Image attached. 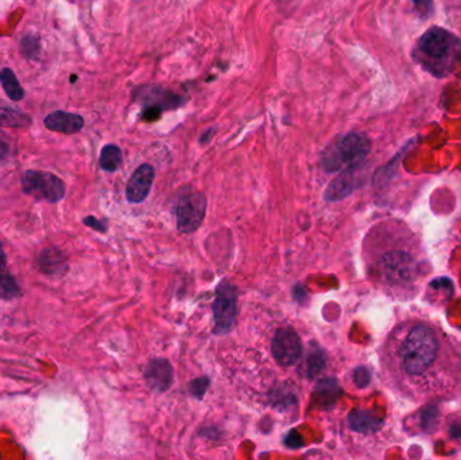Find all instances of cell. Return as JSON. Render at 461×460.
<instances>
[{
    "label": "cell",
    "mask_w": 461,
    "mask_h": 460,
    "mask_svg": "<svg viewBox=\"0 0 461 460\" xmlns=\"http://www.w3.org/2000/svg\"><path fill=\"white\" fill-rule=\"evenodd\" d=\"M381 364L388 386L406 401L461 400V343L432 320L399 322L386 338Z\"/></svg>",
    "instance_id": "1"
},
{
    "label": "cell",
    "mask_w": 461,
    "mask_h": 460,
    "mask_svg": "<svg viewBox=\"0 0 461 460\" xmlns=\"http://www.w3.org/2000/svg\"><path fill=\"white\" fill-rule=\"evenodd\" d=\"M375 281L395 300H414L432 273L424 240L405 220L388 219L371 232Z\"/></svg>",
    "instance_id": "2"
},
{
    "label": "cell",
    "mask_w": 461,
    "mask_h": 460,
    "mask_svg": "<svg viewBox=\"0 0 461 460\" xmlns=\"http://www.w3.org/2000/svg\"><path fill=\"white\" fill-rule=\"evenodd\" d=\"M414 59L436 77L448 76L461 61V41L443 27L427 29L413 52Z\"/></svg>",
    "instance_id": "3"
},
{
    "label": "cell",
    "mask_w": 461,
    "mask_h": 460,
    "mask_svg": "<svg viewBox=\"0 0 461 460\" xmlns=\"http://www.w3.org/2000/svg\"><path fill=\"white\" fill-rule=\"evenodd\" d=\"M371 152L369 138L360 133L341 136L322 155V166L328 172H337L360 165Z\"/></svg>",
    "instance_id": "4"
},
{
    "label": "cell",
    "mask_w": 461,
    "mask_h": 460,
    "mask_svg": "<svg viewBox=\"0 0 461 460\" xmlns=\"http://www.w3.org/2000/svg\"><path fill=\"white\" fill-rule=\"evenodd\" d=\"M213 316L216 333H227L235 326L238 316V289L228 281H222L216 289Z\"/></svg>",
    "instance_id": "5"
},
{
    "label": "cell",
    "mask_w": 461,
    "mask_h": 460,
    "mask_svg": "<svg viewBox=\"0 0 461 460\" xmlns=\"http://www.w3.org/2000/svg\"><path fill=\"white\" fill-rule=\"evenodd\" d=\"M22 188L26 194L50 203L59 201L65 194L64 182L52 173L36 171L24 173L22 177Z\"/></svg>",
    "instance_id": "6"
},
{
    "label": "cell",
    "mask_w": 461,
    "mask_h": 460,
    "mask_svg": "<svg viewBox=\"0 0 461 460\" xmlns=\"http://www.w3.org/2000/svg\"><path fill=\"white\" fill-rule=\"evenodd\" d=\"M206 197L201 192L186 193L176 207L174 215L177 220V229L183 233H192L197 230L205 217Z\"/></svg>",
    "instance_id": "7"
},
{
    "label": "cell",
    "mask_w": 461,
    "mask_h": 460,
    "mask_svg": "<svg viewBox=\"0 0 461 460\" xmlns=\"http://www.w3.org/2000/svg\"><path fill=\"white\" fill-rule=\"evenodd\" d=\"M273 357L282 366H293L302 354V343L297 332L292 329H278L271 343Z\"/></svg>",
    "instance_id": "8"
},
{
    "label": "cell",
    "mask_w": 461,
    "mask_h": 460,
    "mask_svg": "<svg viewBox=\"0 0 461 460\" xmlns=\"http://www.w3.org/2000/svg\"><path fill=\"white\" fill-rule=\"evenodd\" d=\"M154 169L151 165L143 164L141 165L134 174L131 175L126 188V196L129 203L139 204L148 199L154 181Z\"/></svg>",
    "instance_id": "9"
},
{
    "label": "cell",
    "mask_w": 461,
    "mask_h": 460,
    "mask_svg": "<svg viewBox=\"0 0 461 460\" xmlns=\"http://www.w3.org/2000/svg\"><path fill=\"white\" fill-rule=\"evenodd\" d=\"M145 381L154 391H166L173 384V367L166 359L151 361L145 368Z\"/></svg>",
    "instance_id": "10"
},
{
    "label": "cell",
    "mask_w": 461,
    "mask_h": 460,
    "mask_svg": "<svg viewBox=\"0 0 461 460\" xmlns=\"http://www.w3.org/2000/svg\"><path fill=\"white\" fill-rule=\"evenodd\" d=\"M360 165L357 166H352L346 169L341 174H339L332 182L329 184V187L325 191V200L328 201H337L341 200L344 197H347L350 193L353 192V189L357 187V169Z\"/></svg>",
    "instance_id": "11"
},
{
    "label": "cell",
    "mask_w": 461,
    "mask_h": 460,
    "mask_svg": "<svg viewBox=\"0 0 461 460\" xmlns=\"http://www.w3.org/2000/svg\"><path fill=\"white\" fill-rule=\"evenodd\" d=\"M45 126L56 133L76 134L84 127V119L71 113L56 111L45 119Z\"/></svg>",
    "instance_id": "12"
},
{
    "label": "cell",
    "mask_w": 461,
    "mask_h": 460,
    "mask_svg": "<svg viewBox=\"0 0 461 460\" xmlns=\"http://www.w3.org/2000/svg\"><path fill=\"white\" fill-rule=\"evenodd\" d=\"M138 92L142 94V95L135 94L138 100H142L143 103H146V106H157V107L162 108L164 111L180 107L184 103L183 97L177 96L173 92L164 91L159 88H143V89H139Z\"/></svg>",
    "instance_id": "13"
},
{
    "label": "cell",
    "mask_w": 461,
    "mask_h": 460,
    "mask_svg": "<svg viewBox=\"0 0 461 460\" xmlns=\"http://www.w3.org/2000/svg\"><path fill=\"white\" fill-rule=\"evenodd\" d=\"M350 428L356 432L369 433L381 428L382 422L366 410H352L348 416Z\"/></svg>",
    "instance_id": "14"
},
{
    "label": "cell",
    "mask_w": 461,
    "mask_h": 460,
    "mask_svg": "<svg viewBox=\"0 0 461 460\" xmlns=\"http://www.w3.org/2000/svg\"><path fill=\"white\" fill-rule=\"evenodd\" d=\"M339 391L340 387L334 380H322L317 384L314 398H317L320 405L332 406L339 397Z\"/></svg>",
    "instance_id": "15"
},
{
    "label": "cell",
    "mask_w": 461,
    "mask_h": 460,
    "mask_svg": "<svg viewBox=\"0 0 461 460\" xmlns=\"http://www.w3.org/2000/svg\"><path fill=\"white\" fill-rule=\"evenodd\" d=\"M0 82H1V87L6 92V95L10 97L11 100L18 101V100H22L24 97L23 88L20 87L18 78L11 69L4 68V69L0 71Z\"/></svg>",
    "instance_id": "16"
},
{
    "label": "cell",
    "mask_w": 461,
    "mask_h": 460,
    "mask_svg": "<svg viewBox=\"0 0 461 460\" xmlns=\"http://www.w3.org/2000/svg\"><path fill=\"white\" fill-rule=\"evenodd\" d=\"M123 161L122 150L115 145H107L100 154V166L106 172H115L120 168Z\"/></svg>",
    "instance_id": "17"
},
{
    "label": "cell",
    "mask_w": 461,
    "mask_h": 460,
    "mask_svg": "<svg viewBox=\"0 0 461 460\" xmlns=\"http://www.w3.org/2000/svg\"><path fill=\"white\" fill-rule=\"evenodd\" d=\"M30 124L29 116L15 111L14 108L0 107V126L6 127H24Z\"/></svg>",
    "instance_id": "18"
},
{
    "label": "cell",
    "mask_w": 461,
    "mask_h": 460,
    "mask_svg": "<svg viewBox=\"0 0 461 460\" xmlns=\"http://www.w3.org/2000/svg\"><path fill=\"white\" fill-rule=\"evenodd\" d=\"M325 366H327V357L321 350L315 348L309 351V355L305 359V371L309 378H314L317 374H320L325 368Z\"/></svg>",
    "instance_id": "19"
},
{
    "label": "cell",
    "mask_w": 461,
    "mask_h": 460,
    "mask_svg": "<svg viewBox=\"0 0 461 460\" xmlns=\"http://www.w3.org/2000/svg\"><path fill=\"white\" fill-rule=\"evenodd\" d=\"M19 294L20 289L14 277H11L10 274L0 273V297L4 300H11L18 297Z\"/></svg>",
    "instance_id": "20"
},
{
    "label": "cell",
    "mask_w": 461,
    "mask_h": 460,
    "mask_svg": "<svg viewBox=\"0 0 461 460\" xmlns=\"http://www.w3.org/2000/svg\"><path fill=\"white\" fill-rule=\"evenodd\" d=\"M208 386H209V380H208L206 377H201V378L194 380V381L190 384V386H189V389H190V393H192L194 397H197V398H203L204 394H205L206 390H208Z\"/></svg>",
    "instance_id": "21"
},
{
    "label": "cell",
    "mask_w": 461,
    "mask_h": 460,
    "mask_svg": "<svg viewBox=\"0 0 461 460\" xmlns=\"http://www.w3.org/2000/svg\"><path fill=\"white\" fill-rule=\"evenodd\" d=\"M39 50L37 39L34 37H27L22 41V52L26 57H34Z\"/></svg>",
    "instance_id": "22"
},
{
    "label": "cell",
    "mask_w": 461,
    "mask_h": 460,
    "mask_svg": "<svg viewBox=\"0 0 461 460\" xmlns=\"http://www.w3.org/2000/svg\"><path fill=\"white\" fill-rule=\"evenodd\" d=\"M414 6L424 20L429 18L433 13V0H414Z\"/></svg>",
    "instance_id": "23"
},
{
    "label": "cell",
    "mask_w": 461,
    "mask_h": 460,
    "mask_svg": "<svg viewBox=\"0 0 461 460\" xmlns=\"http://www.w3.org/2000/svg\"><path fill=\"white\" fill-rule=\"evenodd\" d=\"M353 381L359 387H366L371 381V374L366 367H359L353 374Z\"/></svg>",
    "instance_id": "24"
},
{
    "label": "cell",
    "mask_w": 461,
    "mask_h": 460,
    "mask_svg": "<svg viewBox=\"0 0 461 460\" xmlns=\"http://www.w3.org/2000/svg\"><path fill=\"white\" fill-rule=\"evenodd\" d=\"M164 110L157 107V106H146L145 110L142 111V115L141 117L145 120V122H155L158 120L161 115H162Z\"/></svg>",
    "instance_id": "25"
},
{
    "label": "cell",
    "mask_w": 461,
    "mask_h": 460,
    "mask_svg": "<svg viewBox=\"0 0 461 460\" xmlns=\"http://www.w3.org/2000/svg\"><path fill=\"white\" fill-rule=\"evenodd\" d=\"M285 443H286V445H288L289 448H299V447L304 445L302 438H301V435H299L297 431H292V432L286 436V440H285Z\"/></svg>",
    "instance_id": "26"
},
{
    "label": "cell",
    "mask_w": 461,
    "mask_h": 460,
    "mask_svg": "<svg viewBox=\"0 0 461 460\" xmlns=\"http://www.w3.org/2000/svg\"><path fill=\"white\" fill-rule=\"evenodd\" d=\"M84 223H85L88 227H92L93 230L100 231V232H104V231H106V227L101 224V222H99L97 219H94L92 216L84 219Z\"/></svg>",
    "instance_id": "27"
},
{
    "label": "cell",
    "mask_w": 461,
    "mask_h": 460,
    "mask_svg": "<svg viewBox=\"0 0 461 460\" xmlns=\"http://www.w3.org/2000/svg\"><path fill=\"white\" fill-rule=\"evenodd\" d=\"M8 153H10V148H8L7 142H4V141L0 138V162L4 161V159L8 157Z\"/></svg>",
    "instance_id": "28"
},
{
    "label": "cell",
    "mask_w": 461,
    "mask_h": 460,
    "mask_svg": "<svg viewBox=\"0 0 461 460\" xmlns=\"http://www.w3.org/2000/svg\"><path fill=\"white\" fill-rule=\"evenodd\" d=\"M6 264H7V258H6V254H4V251L1 249V245H0V270L6 268Z\"/></svg>",
    "instance_id": "29"
},
{
    "label": "cell",
    "mask_w": 461,
    "mask_h": 460,
    "mask_svg": "<svg viewBox=\"0 0 461 460\" xmlns=\"http://www.w3.org/2000/svg\"><path fill=\"white\" fill-rule=\"evenodd\" d=\"M212 135H213V130H209V131H206L205 134L201 136V143H206L208 142V139H211L212 138Z\"/></svg>",
    "instance_id": "30"
}]
</instances>
